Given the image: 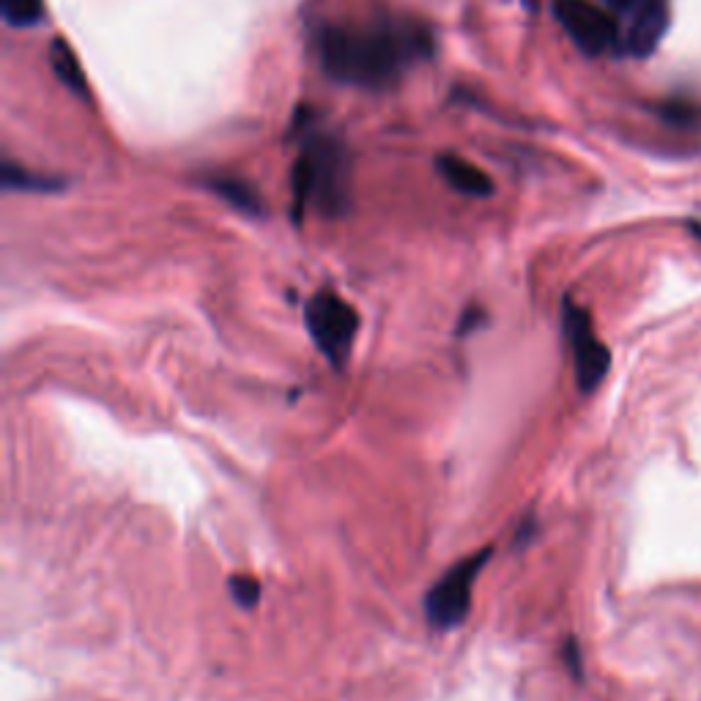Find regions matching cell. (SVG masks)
Here are the masks:
<instances>
[{"label": "cell", "instance_id": "obj_12", "mask_svg": "<svg viewBox=\"0 0 701 701\" xmlns=\"http://www.w3.org/2000/svg\"><path fill=\"white\" fill-rule=\"evenodd\" d=\"M45 12V0H0V14L12 28H36Z\"/></svg>", "mask_w": 701, "mask_h": 701}, {"label": "cell", "instance_id": "obj_13", "mask_svg": "<svg viewBox=\"0 0 701 701\" xmlns=\"http://www.w3.org/2000/svg\"><path fill=\"white\" fill-rule=\"evenodd\" d=\"M230 595L241 608H256V603L261 601V584L250 575H234L230 579Z\"/></svg>", "mask_w": 701, "mask_h": 701}, {"label": "cell", "instance_id": "obj_15", "mask_svg": "<svg viewBox=\"0 0 701 701\" xmlns=\"http://www.w3.org/2000/svg\"><path fill=\"white\" fill-rule=\"evenodd\" d=\"M693 234L699 236V239H701V225H693Z\"/></svg>", "mask_w": 701, "mask_h": 701}, {"label": "cell", "instance_id": "obj_3", "mask_svg": "<svg viewBox=\"0 0 701 701\" xmlns=\"http://www.w3.org/2000/svg\"><path fill=\"white\" fill-rule=\"evenodd\" d=\"M305 323L316 348L323 354V359H326L332 368L343 370L359 332L357 310H354L343 296L323 288L307 301Z\"/></svg>", "mask_w": 701, "mask_h": 701}, {"label": "cell", "instance_id": "obj_7", "mask_svg": "<svg viewBox=\"0 0 701 701\" xmlns=\"http://www.w3.org/2000/svg\"><path fill=\"white\" fill-rule=\"evenodd\" d=\"M668 28V0H639V7L630 12L628 34H625V47L630 56L646 58Z\"/></svg>", "mask_w": 701, "mask_h": 701}, {"label": "cell", "instance_id": "obj_11", "mask_svg": "<svg viewBox=\"0 0 701 701\" xmlns=\"http://www.w3.org/2000/svg\"><path fill=\"white\" fill-rule=\"evenodd\" d=\"M0 181H3L7 190H20V192H56L63 187L61 181L25 170V167L14 165V162H7V165H3V170H0Z\"/></svg>", "mask_w": 701, "mask_h": 701}, {"label": "cell", "instance_id": "obj_10", "mask_svg": "<svg viewBox=\"0 0 701 701\" xmlns=\"http://www.w3.org/2000/svg\"><path fill=\"white\" fill-rule=\"evenodd\" d=\"M214 192L223 198L225 203H230L234 209H239L241 214H250V217H261L263 214V201L256 190H252L247 181L241 179H214L212 185Z\"/></svg>", "mask_w": 701, "mask_h": 701}, {"label": "cell", "instance_id": "obj_1", "mask_svg": "<svg viewBox=\"0 0 701 701\" xmlns=\"http://www.w3.org/2000/svg\"><path fill=\"white\" fill-rule=\"evenodd\" d=\"M323 72L357 88H390L412 63L433 56V34L419 23L332 25L318 41Z\"/></svg>", "mask_w": 701, "mask_h": 701}, {"label": "cell", "instance_id": "obj_14", "mask_svg": "<svg viewBox=\"0 0 701 701\" xmlns=\"http://www.w3.org/2000/svg\"><path fill=\"white\" fill-rule=\"evenodd\" d=\"M608 9H617V12H633L635 7H639V0H603Z\"/></svg>", "mask_w": 701, "mask_h": 701}, {"label": "cell", "instance_id": "obj_8", "mask_svg": "<svg viewBox=\"0 0 701 701\" xmlns=\"http://www.w3.org/2000/svg\"><path fill=\"white\" fill-rule=\"evenodd\" d=\"M436 167H439V173L444 176L447 185H450L455 192H461V195H468V198L494 195L496 187L494 181H490L488 173H485L483 167L474 165V162L463 159V156L441 154L439 159H436Z\"/></svg>", "mask_w": 701, "mask_h": 701}, {"label": "cell", "instance_id": "obj_4", "mask_svg": "<svg viewBox=\"0 0 701 701\" xmlns=\"http://www.w3.org/2000/svg\"><path fill=\"white\" fill-rule=\"evenodd\" d=\"M490 554H494V548H485V551H477L474 557L461 559L455 568L447 570L436 581L433 590L425 597V614H428V622L436 630H452L466 622L468 608H472L474 581H477L479 570L488 565Z\"/></svg>", "mask_w": 701, "mask_h": 701}, {"label": "cell", "instance_id": "obj_2", "mask_svg": "<svg viewBox=\"0 0 701 701\" xmlns=\"http://www.w3.org/2000/svg\"><path fill=\"white\" fill-rule=\"evenodd\" d=\"M294 217L299 223L307 203L326 217L348 212V154L332 138H312L294 165Z\"/></svg>", "mask_w": 701, "mask_h": 701}, {"label": "cell", "instance_id": "obj_9", "mask_svg": "<svg viewBox=\"0 0 701 701\" xmlns=\"http://www.w3.org/2000/svg\"><path fill=\"white\" fill-rule=\"evenodd\" d=\"M50 67L56 72V78L61 80V85L67 91H72L80 99H88V80H85L83 67H80L78 56L69 47V41L52 39L50 45Z\"/></svg>", "mask_w": 701, "mask_h": 701}, {"label": "cell", "instance_id": "obj_5", "mask_svg": "<svg viewBox=\"0 0 701 701\" xmlns=\"http://www.w3.org/2000/svg\"><path fill=\"white\" fill-rule=\"evenodd\" d=\"M562 321L565 337H568L570 350H573L575 384H579L581 392H595L597 384L606 379L608 368H611V350L597 337L590 312L575 305V301H565Z\"/></svg>", "mask_w": 701, "mask_h": 701}, {"label": "cell", "instance_id": "obj_6", "mask_svg": "<svg viewBox=\"0 0 701 701\" xmlns=\"http://www.w3.org/2000/svg\"><path fill=\"white\" fill-rule=\"evenodd\" d=\"M559 25L586 56H603L619 41V28L614 14L595 0H557L554 3Z\"/></svg>", "mask_w": 701, "mask_h": 701}]
</instances>
